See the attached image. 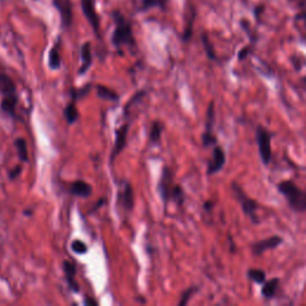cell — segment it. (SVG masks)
<instances>
[{
    "label": "cell",
    "instance_id": "obj_1",
    "mask_svg": "<svg viewBox=\"0 0 306 306\" xmlns=\"http://www.w3.org/2000/svg\"><path fill=\"white\" fill-rule=\"evenodd\" d=\"M278 189L287 200L288 205L296 212L306 211V191L297 187L292 181H282L278 184Z\"/></svg>",
    "mask_w": 306,
    "mask_h": 306
},
{
    "label": "cell",
    "instance_id": "obj_2",
    "mask_svg": "<svg viewBox=\"0 0 306 306\" xmlns=\"http://www.w3.org/2000/svg\"><path fill=\"white\" fill-rule=\"evenodd\" d=\"M115 22H116V28H115L113 35V43L116 47L134 45L133 32H132V26L125 17L121 13H114Z\"/></svg>",
    "mask_w": 306,
    "mask_h": 306
},
{
    "label": "cell",
    "instance_id": "obj_3",
    "mask_svg": "<svg viewBox=\"0 0 306 306\" xmlns=\"http://www.w3.org/2000/svg\"><path fill=\"white\" fill-rule=\"evenodd\" d=\"M256 140H257L258 150H260L261 159L268 165L272 159V134L266 128L258 126L256 131Z\"/></svg>",
    "mask_w": 306,
    "mask_h": 306
},
{
    "label": "cell",
    "instance_id": "obj_4",
    "mask_svg": "<svg viewBox=\"0 0 306 306\" xmlns=\"http://www.w3.org/2000/svg\"><path fill=\"white\" fill-rule=\"evenodd\" d=\"M232 190H233L238 202H239L240 206H242L244 213H245L252 222L257 223V217H256V210H257L258 207L257 202H256L255 200H252L251 198H249L248 195H245L244 191L240 189L236 183L232 184Z\"/></svg>",
    "mask_w": 306,
    "mask_h": 306
},
{
    "label": "cell",
    "instance_id": "obj_5",
    "mask_svg": "<svg viewBox=\"0 0 306 306\" xmlns=\"http://www.w3.org/2000/svg\"><path fill=\"white\" fill-rule=\"evenodd\" d=\"M53 2L60 12L64 26L69 28L71 23H72V4H71V0H53Z\"/></svg>",
    "mask_w": 306,
    "mask_h": 306
},
{
    "label": "cell",
    "instance_id": "obj_6",
    "mask_svg": "<svg viewBox=\"0 0 306 306\" xmlns=\"http://www.w3.org/2000/svg\"><path fill=\"white\" fill-rule=\"evenodd\" d=\"M226 157H225V152L220 146H217L216 149L213 150V157H212V160L208 164V169L207 172L208 175H213L219 171V170L223 169L224 164H225Z\"/></svg>",
    "mask_w": 306,
    "mask_h": 306
},
{
    "label": "cell",
    "instance_id": "obj_7",
    "mask_svg": "<svg viewBox=\"0 0 306 306\" xmlns=\"http://www.w3.org/2000/svg\"><path fill=\"white\" fill-rule=\"evenodd\" d=\"M281 243H282V238L279 236L267 238V239L256 242L254 245H252V251H254L255 255H262L264 251H267V250L275 249L276 246L280 245Z\"/></svg>",
    "mask_w": 306,
    "mask_h": 306
},
{
    "label": "cell",
    "instance_id": "obj_8",
    "mask_svg": "<svg viewBox=\"0 0 306 306\" xmlns=\"http://www.w3.org/2000/svg\"><path fill=\"white\" fill-rule=\"evenodd\" d=\"M81 5H83V10L85 16H86L87 20L90 22V24L92 25L93 30L98 32L99 30V19L98 16L96 13L95 8V1L93 0H81Z\"/></svg>",
    "mask_w": 306,
    "mask_h": 306
},
{
    "label": "cell",
    "instance_id": "obj_9",
    "mask_svg": "<svg viewBox=\"0 0 306 306\" xmlns=\"http://www.w3.org/2000/svg\"><path fill=\"white\" fill-rule=\"evenodd\" d=\"M213 120H214V105L213 102L211 103L210 107H208L207 111V123H206V132L202 135V143H204L205 146H210L212 144H214L217 141L216 137L212 134V127H213Z\"/></svg>",
    "mask_w": 306,
    "mask_h": 306
},
{
    "label": "cell",
    "instance_id": "obj_10",
    "mask_svg": "<svg viewBox=\"0 0 306 306\" xmlns=\"http://www.w3.org/2000/svg\"><path fill=\"white\" fill-rule=\"evenodd\" d=\"M129 126L126 123L122 127H120L116 132V140H115V146L113 150V154H111L110 159L113 160L117 154H120L123 149H125L126 143H127V134H128Z\"/></svg>",
    "mask_w": 306,
    "mask_h": 306
},
{
    "label": "cell",
    "instance_id": "obj_11",
    "mask_svg": "<svg viewBox=\"0 0 306 306\" xmlns=\"http://www.w3.org/2000/svg\"><path fill=\"white\" fill-rule=\"evenodd\" d=\"M119 202L126 211H132L134 206V194L132 185L126 183L125 188L119 193Z\"/></svg>",
    "mask_w": 306,
    "mask_h": 306
},
{
    "label": "cell",
    "instance_id": "obj_12",
    "mask_svg": "<svg viewBox=\"0 0 306 306\" xmlns=\"http://www.w3.org/2000/svg\"><path fill=\"white\" fill-rule=\"evenodd\" d=\"M172 188L173 187H171V172H170L167 169H165L164 170L163 177H161L159 184V191L161 194V198L165 200V201L171 198Z\"/></svg>",
    "mask_w": 306,
    "mask_h": 306
},
{
    "label": "cell",
    "instance_id": "obj_13",
    "mask_svg": "<svg viewBox=\"0 0 306 306\" xmlns=\"http://www.w3.org/2000/svg\"><path fill=\"white\" fill-rule=\"evenodd\" d=\"M71 193H72L73 195L87 198V196H90L91 193H92V187L84 181H76L75 183L71 185Z\"/></svg>",
    "mask_w": 306,
    "mask_h": 306
},
{
    "label": "cell",
    "instance_id": "obj_14",
    "mask_svg": "<svg viewBox=\"0 0 306 306\" xmlns=\"http://www.w3.org/2000/svg\"><path fill=\"white\" fill-rule=\"evenodd\" d=\"M64 272H65V275H66V279H67V282H69L70 287L72 288L75 292H78L79 291V287H78V284H76V280H75V276H76V266L72 263V262L70 261H65L64 264Z\"/></svg>",
    "mask_w": 306,
    "mask_h": 306
},
{
    "label": "cell",
    "instance_id": "obj_15",
    "mask_svg": "<svg viewBox=\"0 0 306 306\" xmlns=\"http://www.w3.org/2000/svg\"><path fill=\"white\" fill-rule=\"evenodd\" d=\"M92 64V54H91V46L89 42H86L81 47V67L79 70L80 75H84L87 70L90 69Z\"/></svg>",
    "mask_w": 306,
    "mask_h": 306
},
{
    "label": "cell",
    "instance_id": "obj_16",
    "mask_svg": "<svg viewBox=\"0 0 306 306\" xmlns=\"http://www.w3.org/2000/svg\"><path fill=\"white\" fill-rule=\"evenodd\" d=\"M0 93H2L4 96L16 93V85H14L13 80L10 76L2 75V73H0Z\"/></svg>",
    "mask_w": 306,
    "mask_h": 306
},
{
    "label": "cell",
    "instance_id": "obj_17",
    "mask_svg": "<svg viewBox=\"0 0 306 306\" xmlns=\"http://www.w3.org/2000/svg\"><path fill=\"white\" fill-rule=\"evenodd\" d=\"M17 104L16 93H11L2 97L1 99V110L8 115H14V109Z\"/></svg>",
    "mask_w": 306,
    "mask_h": 306
},
{
    "label": "cell",
    "instance_id": "obj_18",
    "mask_svg": "<svg viewBox=\"0 0 306 306\" xmlns=\"http://www.w3.org/2000/svg\"><path fill=\"white\" fill-rule=\"evenodd\" d=\"M279 279H272V280H269L268 282H266L264 284V286L262 287V294H263L264 297L268 299L273 298V297L275 296L276 291H278V287H279Z\"/></svg>",
    "mask_w": 306,
    "mask_h": 306
},
{
    "label": "cell",
    "instance_id": "obj_19",
    "mask_svg": "<svg viewBox=\"0 0 306 306\" xmlns=\"http://www.w3.org/2000/svg\"><path fill=\"white\" fill-rule=\"evenodd\" d=\"M97 95L101 97V98L109 99V101H117L119 99L117 93L111 89H109V87L104 86V85H98L97 86Z\"/></svg>",
    "mask_w": 306,
    "mask_h": 306
},
{
    "label": "cell",
    "instance_id": "obj_20",
    "mask_svg": "<svg viewBox=\"0 0 306 306\" xmlns=\"http://www.w3.org/2000/svg\"><path fill=\"white\" fill-rule=\"evenodd\" d=\"M14 147H16L17 153H18L20 160L26 161L28 160V145H26V141L22 138L14 140Z\"/></svg>",
    "mask_w": 306,
    "mask_h": 306
},
{
    "label": "cell",
    "instance_id": "obj_21",
    "mask_svg": "<svg viewBox=\"0 0 306 306\" xmlns=\"http://www.w3.org/2000/svg\"><path fill=\"white\" fill-rule=\"evenodd\" d=\"M161 131H163V126H161V123L153 122L151 129H150V135H149L150 141H151L152 144L159 143L161 137Z\"/></svg>",
    "mask_w": 306,
    "mask_h": 306
},
{
    "label": "cell",
    "instance_id": "obj_22",
    "mask_svg": "<svg viewBox=\"0 0 306 306\" xmlns=\"http://www.w3.org/2000/svg\"><path fill=\"white\" fill-rule=\"evenodd\" d=\"M65 116H66L67 121H69V123H75L76 120H78L79 117V111L78 109H76L75 102L70 103L69 105H67L66 109H65Z\"/></svg>",
    "mask_w": 306,
    "mask_h": 306
},
{
    "label": "cell",
    "instance_id": "obj_23",
    "mask_svg": "<svg viewBox=\"0 0 306 306\" xmlns=\"http://www.w3.org/2000/svg\"><path fill=\"white\" fill-rule=\"evenodd\" d=\"M246 274L250 280L257 282V284H263L266 280V273L261 269H249Z\"/></svg>",
    "mask_w": 306,
    "mask_h": 306
},
{
    "label": "cell",
    "instance_id": "obj_24",
    "mask_svg": "<svg viewBox=\"0 0 306 306\" xmlns=\"http://www.w3.org/2000/svg\"><path fill=\"white\" fill-rule=\"evenodd\" d=\"M60 65H61L60 54H59L58 47H54V48L49 52V66H51L52 69L57 70L60 67Z\"/></svg>",
    "mask_w": 306,
    "mask_h": 306
},
{
    "label": "cell",
    "instance_id": "obj_25",
    "mask_svg": "<svg viewBox=\"0 0 306 306\" xmlns=\"http://www.w3.org/2000/svg\"><path fill=\"white\" fill-rule=\"evenodd\" d=\"M171 198L175 200L176 202H178V204H182V202H183L184 194H183V190H182V188L179 187V185H175V187L172 188Z\"/></svg>",
    "mask_w": 306,
    "mask_h": 306
},
{
    "label": "cell",
    "instance_id": "obj_26",
    "mask_svg": "<svg viewBox=\"0 0 306 306\" xmlns=\"http://www.w3.org/2000/svg\"><path fill=\"white\" fill-rule=\"evenodd\" d=\"M72 250L76 252V254H85V252L87 251V246L86 244L81 242V240H75V242L72 243Z\"/></svg>",
    "mask_w": 306,
    "mask_h": 306
},
{
    "label": "cell",
    "instance_id": "obj_27",
    "mask_svg": "<svg viewBox=\"0 0 306 306\" xmlns=\"http://www.w3.org/2000/svg\"><path fill=\"white\" fill-rule=\"evenodd\" d=\"M202 41H204V46H205L206 52H207V54H208V57H210V59H216V54H214L213 47H212L211 42L208 41V37L206 36V35L202 36Z\"/></svg>",
    "mask_w": 306,
    "mask_h": 306
},
{
    "label": "cell",
    "instance_id": "obj_28",
    "mask_svg": "<svg viewBox=\"0 0 306 306\" xmlns=\"http://www.w3.org/2000/svg\"><path fill=\"white\" fill-rule=\"evenodd\" d=\"M194 292H196V288H189V290L188 291H185V292L183 293V297H182V299H181V302L178 303L179 305H185L188 303V300H189V298L191 296H193V293Z\"/></svg>",
    "mask_w": 306,
    "mask_h": 306
},
{
    "label": "cell",
    "instance_id": "obj_29",
    "mask_svg": "<svg viewBox=\"0 0 306 306\" xmlns=\"http://www.w3.org/2000/svg\"><path fill=\"white\" fill-rule=\"evenodd\" d=\"M20 171H22V166H20V165H17V166L14 167V169L12 170V171L10 172V178H11V179L17 178V177H18V176H19Z\"/></svg>",
    "mask_w": 306,
    "mask_h": 306
},
{
    "label": "cell",
    "instance_id": "obj_30",
    "mask_svg": "<svg viewBox=\"0 0 306 306\" xmlns=\"http://www.w3.org/2000/svg\"><path fill=\"white\" fill-rule=\"evenodd\" d=\"M248 53H249V47H246V48H244V49H242V51L239 52L238 59H239V60H244V59L246 58V55H248Z\"/></svg>",
    "mask_w": 306,
    "mask_h": 306
},
{
    "label": "cell",
    "instance_id": "obj_31",
    "mask_svg": "<svg viewBox=\"0 0 306 306\" xmlns=\"http://www.w3.org/2000/svg\"><path fill=\"white\" fill-rule=\"evenodd\" d=\"M158 2H159V0H144V5H145V7L154 6V5H157Z\"/></svg>",
    "mask_w": 306,
    "mask_h": 306
},
{
    "label": "cell",
    "instance_id": "obj_32",
    "mask_svg": "<svg viewBox=\"0 0 306 306\" xmlns=\"http://www.w3.org/2000/svg\"><path fill=\"white\" fill-rule=\"evenodd\" d=\"M85 305H97V302H95L93 299H90L89 297H87V298L85 299Z\"/></svg>",
    "mask_w": 306,
    "mask_h": 306
}]
</instances>
